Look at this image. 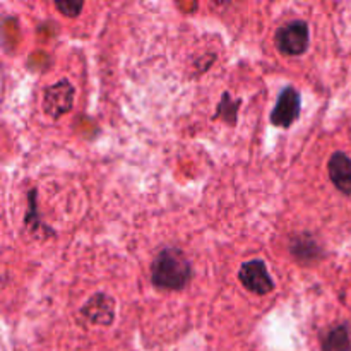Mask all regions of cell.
Returning a JSON list of instances; mask_svg holds the SVG:
<instances>
[{"instance_id":"cell-1","label":"cell","mask_w":351,"mask_h":351,"mask_svg":"<svg viewBox=\"0 0 351 351\" xmlns=\"http://www.w3.org/2000/svg\"><path fill=\"white\" fill-rule=\"evenodd\" d=\"M192 267L187 257L178 249L161 250L151 266V280L158 288L167 290H182L191 281Z\"/></svg>"},{"instance_id":"cell-2","label":"cell","mask_w":351,"mask_h":351,"mask_svg":"<svg viewBox=\"0 0 351 351\" xmlns=\"http://www.w3.org/2000/svg\"><path fill=\"white\" fill-rule=\"evenodd\" d=\"M276 45L283 53L302 55L308 48V26L305 21H291L280 27L276 33Z\"/></svg>"},{"instance_id":"cell-3","label":"cell","mask_w":351,"mask_h":351,"mask_svg":"<svg viewBox=\"0 0 351 351\" xmlns=\"http://www.w3.org/2000/svg\"><path fill=\"white\" fill-rule=\"evenodd\" d=\"M72 103H74V88L65 79L45 89L43 110L51 119H60L62 115L71 112Z\"/></svg>"},{"instance_id":"cell-4","label":"cell","mask_w":351,"mask_h":351,"mask_svg":"<svg viewBox=\"0 0 351 351\" xmlns=\"http://www.w3.org/2000/svg\"><path fill=\"white\" fill-rule=\"evenodd\" d=\"M240 281L249 291L256 295H267L274 290V281L271 280L264 261L254 259L240 267Z\"/></svg>"},{"instance_id":"cell-5","label":"cell","mask_w":351,"mask_h":351,"mask_svg":"<svg viewBox=\"0 0 351 351\" xmlns=\"http://www.w3.org/2000/svg\"><path fill=\"white\" fill-rule=\"evenodd\" d=\"M300 115V95L295 88L288 86L281 91L276 106L271 113V122L276 127H290Z\"/></svg>"},{"instance_id":"cell-6","label":"cell","mask_w":351,"mask_h":351,"mask_svg":"<svg viewBox=\"0 0 351 351\" xmlns=\"http://www.w3.org/2000/svg\"><path fill=\"white\" fill-rule=\"evenodd\" d=\"M329 178L343 194H351V160L341 151H336L328 163Z\"/></svg>"},{"instance_id":"cell-7","label":"cell","mask_w":351,"mask_h":351,"mask_svg":"<svg viewBox=\"0 0 351 351\" xmlns=\"http://www.w3.org/2000/svg\"><path fill=\"white\" fill-rule=\"evenodd\" d=\"M113 300L106 295L98 293L88 302V304L82 307V315H86L88 321H91L93 324H101L108 326L113 322Z\"/></svg>"},{"instance_id":"cell-8","label":"cell","mask_w":351,"mask_h":351,"mask_svg":"<svg viewBox=\"0 0 351 351\" xmlns=\"http://www.w3.org/2000/svg\"><path fill=\"white\" fill-rule=\"evenodd\" d=\"M324 351H351V336L348 326H336L326 335L322 343Z\"/></svg>"},{"instance_id":"cell-9","label":"cell","mask_w":351,"mask_h":351,"mask_svg":"<svg viewBox=\"0 0 351 351\" xmlns=\"http://www.w3.org/2000/svg\"><path fill=\"white\" fill-rule=\"evenodd\" d=\"M57 7L64 16L75 17L79 12H81L82 3L81 2H57Z\"/></svg>"}]
</instances>
